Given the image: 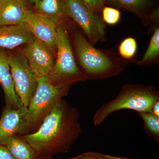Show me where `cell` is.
Here are the masks:
<instances>
[{
    "mask_svg": "<svg viewBox=\"0 0 159 159\" xmlns=\"http://www.w3.org/2000/svg\"><path fill=\"white\" fill-rule=\"evenodd\" d=\"M137 49L135 40L132 38H128L124 39L119 45V54L123 58L129 59L135 54Z\"/></svg>",
    "mask_w": 159,
    "mask_h": 159,
    "instance_id": "d6986e66",
    "label": "cell"
},
{
    "mask_svg": "<svg viewBox=\"0 0 159 159\" xmlns=\"http://www.w3.org/2000/svg\"><path fill=\"white\" fill-rule=\"evenodd\" d=\"M21 52L38 77H48L54 67L56 51L39 40L25 45Z\"/></svg>",
    "mask_w": 159,
    "mask_h": 159,
    "instance_id": "ba28073f",
    "label": "cell"
},
{
    "mask_svg": "<svg viewBox=\"0 0 159 159\" xmlns=\"http://www.w3.org/2000/svg\"><path fill=\"white\" fill-rule=\"evenodd\" d=\"M123 159H133L130 158L126 157H124V158H123Z\"/></svg>",
    "mask_w": 159,
    "mask_h": 159,
    "instance_id": "4316f807",
    "label": "cell"
},
{
    "mask_svg": "<svg viewBox=\"0 0 159 159\" xmlns=\"http://www.w3.org/2000/svg\"><path fill=\"white\" fill-rule=\"evenodd\" d=\"M0 84L4 92L6 106L15 109L22 106L11 75L8 50L2 48H0Z\"/></svg>",
    "mask_w": 159,
    "mask_h": 159,
    "instance_id": "7c38bea8",
    "label": "cell"
},
{
    "mask_svg": "<svg viewBox=\"0 0 159 159\" xmlns=\"http://www.w3.org/2000/svg\"><path fill=\"white\" fill-rule=\"evenodd\" d=\"M74 43L80 65L87 79L106 78L119 74V66L106 54L95 48L81 33L75 34Z\"/></svg>",
    "mask_w": 159,
    "mask_h": 159,
    "instance_id": "5b68a950",
    "label": "cell"
},
{
    "mask_svg": "<svg viewBox=\"0 0 159 159\" xmlns=\"http://www.w3.org/2000/svg\"><path fill=\"white\" fill-rule=\"evenodd\" d=\"M39 159H52V156H39Z\"/></svg>",
    "mask_w": 159,
    "mask_h": 159,
    "instance_id": "484cf974",
    "label": "cell"
},
{
    "mask_svg": "<svg viewBox=\"0 0 159 159\" xmlns=\"http://www.w3.org/2000/svg\"><path fill=\"white\" fill-rule=\"evenodd\" d=\"M28 107L11 108L5 105L0 119V145H6L10 137L27 134Z\"/></svg>",
    "mask_w": 159,
    "mask_h": 159,
    "instance_id": "9c48e42d",
    "label": "cell"
},
{
    "mask_svg": "<svg viewBox=\"0 0 159 159\" xmlns=\"http://www.w3.org/2000/svg\"><path fill=\"white\" fill-rule=\"evenodd\" d=\"M57 24V43L54 67L48 77L56 85L70 86L87 80L74 58L67 33L61 25Z\"/></svg>",
    "mask_w": 159,
    "mask_h": 159,
    "instance_id": "277c9868",
    "label": "cell"
},
{
    "mask_svg": "<svg viewBox=\"0 0 159 159\" xmlns=\"http://www.w3.org/2000/svg\"><path fill=\"white\" fill-rule=\"evenodd\" d=\"M25 23L36 39L57 51V24L32 9L27 10Z\"/></svg>",
    "mask_w": 159,
    "mask_h": 159,
    "instance_id": "30bf717a",
    "label": "cell"
},
{
    "mask_svg": "<svg viewBox=\"0 0 159 159\" xmlns=\"http://www.w3.org/2000/svg\"><path fill=\"white\" fill-rule=\"evenodd\" d=\"M95 12L102 11L105 0H80Z\"/></svg>",
    "mask_w": 159,
    "mask_h": 159,
    "instance_id": "7402d4cb",
    "label": "cell"
},
{
    "mask_svg": "<svg viewBox=\"0 0 159 159\" xmlns=\"http://www.w3.org/2000/svg\"><path fill=\"white\" fill-rule=\"evenodd\" d=\"M8 57L16 93L22 106L28 107L37 89L38 77L21 52L9 50Z\"/></svg>",
    "mask_w": 159,
    "mask_h": 159,
    "instance_id": "8992f818",
    "label": "cell"
},
{
    "mask_svg": "<svg viewBox=\"0 0 159 159\" xmlns=\"http://www.w3.org/2000/svg\"><path fill=\"white\" fill-rule=\"evenodd\" d=\"M159 29H156L151 39L148 49L144 57L138 61L139 65H146L151 63L159 57Z\"/></svg>",
    "mask_w": 159,
    "mask_h": 159,
    "instance_id": "e0dca14e",
    "label": "cell"
},
{
    "mask_svg": "<svg viewBox=\"0 0 159 159\" xmlns=\"http://www.w3.org/2000/svg\"><path fill=\"white\" fill-rule=\"evenodd\" d=\"M36 39L26 23L16 25L0 26V48L13 50Z\"/></svg>",
    "mask_w": 159,
    "mask_h": 159,
    "instance_id": "8fae6325",
    "label": "cell"
},
{
    "mask_svg": "<svg viewBox=\"0 0 159 159\" xmlns=\"http://www.w3.org/2000/svg\"><path fill=\"white\" fill-rule=\"evenodd\" d=\"M103 21L110 25H114L119 22L120 18V11L110 7H104L102 10Z\"/></svg>",
    "mask_w": 159,
    "mask_h": 159,
    "instance_id": "ffe728a7",
    "label": "cell"
},
{
    "mask_svg": "<svg viewBox=\"0 0 159 159\" xmlns=\"http://www.w3.org/2000/svg\"><path fill=\"white\" fill-rule=\"evenodd\" d=\"M33 9L56 24L62 23L67 17L65 0H38Z\"/></svg>",
    "mask_w": 159,
    "mask_h": 159,
    "instance_id": "5bb4252c",
    "label": "cell"
},
{
    "mask_svg": "<svg viewBox=\"0 0 159 159\" xmlns=\"http://www.w3.org/2000/svg\"><path fill=\"white\" fill-rule=\"evenodd\" d=\"M66 13L77 23L88 38L96 44L104 39L105 25L96 12L80 0H65Z\"/></svg>",
    "mask_w": 159,
    "mask_h": 159,
    "instance_id": "52a82bcc",
    "label": "cell"
},
{
    "mask_svg": "<svg viewBox=\"0 0 159 159\" xmlns=\"http://www.w3.org/2000/svg\"><path fill=\"white\" fill-rule=\"evenodd\" d=\"M27 4V6L29 7V9H30V7H34L38 0H24Z\"/></svg>",
    "mask_w": 159,
    "mask_h": 159,
    "instance_id": "d4e9b609",
    "label": "cell"
},
{
    "mask_svg": "<svg viewBox=\"0 0 159 159\" xmlns=\"http://www.w3.org/2000/svg\"><path fill=\"white\" fill-rule=\"evenodd\" d=\"M28 9L24 0H0V26L25 23Z\"/></svg>",
    "mask_w": 159,
    "mask_h": 159,
    "instance_id": "4fadbf2b",
    "label": "cell"
},
{
    "mask_svg": "<svg viewBox=\"0 0 159 159\" xmlns=\"http://www.w3.org/2000/svg\"><path fill=\"white\" fill-rule=\"evenodd\" d=\"M0 159H16L6 145H0Z\"/></svg>",
    "mask_w": 159,
    "mask_h": 159,
    "instance_id": "603a6c76",
    "label": "cell"
},
{
    "mask_svg": "<svg viewBox=\"0 0 159 159\" xmlns=\"http://www.w3.org/2000/svg\"><path fill=\"white\" fill-rule=\"evenodd\" d=\"M151 113L159 117V100L155 102L152 109Z\"/></svg>",
    "mask_w": 159,
    "mask_h": 159,
    "instance_id": "cb8c5ba5",
    "label": "cell"
},
{
    "mask_svg": "<svg viewBox=\"0 0 159 159\" xmlns=\"http://www.w3.org/2000/svg\"><path fill=\"white\" fill-rule=\"evenodd\" d=\"M70 87L55 85L48 77H39L37 89L28 107L27 134L38 129L56 103L68 95Z\"/></svg>",
    "mask_w": 159,
    "mask_h": 159,
    "instance_id": "3957f363",
    "label": "cell"
},
{
    "mask_svg": "<svg viewBox=\"0 0 159 159\" xmlns=\"http://www.w3.org/2000/svg\"><path fill=\"white\" fill-rule=\"evenodd\" d=\"M114 5L129 11L137 12L150 5V0H108Z\"/></svg>",
    "mask_w": 159,
    "mask_h": 159,
    "instance_id": "ac0fdd59",
    "label": "cell"
},
{
    "mask_svg": "<svg viewBox=\"0 0 159 159\" xmlns=\"http://www.w3.org/2000/svg\"><path fill=\"white\" fill-rule=\"evenodd\" d=\"M123 158L124 157L113 156L98 152H89L73 157L70 159H123Z\"/></svg>",
    "mask_w": 159,
    "mask_h": 159,
    "instance_id": "44dd1931",
    "label": "cell"
},
{
    "mask_svg": "<svg viewBox=\"0 0 159 159\" xmlns=\"http://www.w3.org/2000/svg\"><path fill=\"white\" fill-rule=\"evenodd\" d=\"M144 123V129L148 136L159 141V117L151 112H138Z\"/></svg>",
    "mask_w": 159,
    "mask_h": 159,
    "instance_id": "2e32d148",
    "label": "cell"
},
{
    "mask_svg": "<svg viewBox=\"0 0 159 159\" xmlns=\"http://www.w3.org/2000/svg\"><path fill=\"white\" fill-rule=\"evenodd\" d=\"M77 108L62 99L44 119L36 131L20 135L39 156L67 153L82 130Z\"/></svg>",
    "mask_w": 159,
    "mask_h": 159,
    "instance_id": "6da1fadb",
    "label": "cell"
},
{
    "mask_svg": "<svg viewBox=\"0 0 159 159\" xmlns=\"http://www.w3.org/2000/svg\"><path fill=\"white\" fill-rule=\"evenodd\" d=\"M6 147L16 159H39L36 151L20 135L15 134L9 138Z\"/></svg>",
    "mask_w": 159,
    "mask_h": 159,
    "instance_id": "9a60e30c",
    "label": "cell"
},
{
    "mask_svg": "<svg viewBox=\"0 0 159 159\" xmlns=\"http://www.w3.org/2000/svg\"><path fill=\"white\" fill-rule=\"evenodd\" d=\"M159 100L158 91L151 86L127 84L123 87L118 96L103 103L95 113L93 123L99 126L116 111L129 109L138 112H151L155 102Z\"/></svg>",
    "mask_w": 159,
    "mask_h": 159,
    "instance_id": "7a4b0ae2",
    "label": "cell"
}]
</instances>
